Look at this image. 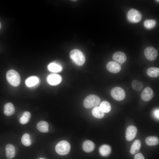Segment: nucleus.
Returning <instances> with one entry per match:
<instances>
[{
  "mask_svg": "<svg viewBox=\"0 0 159 159\" xmlns=\"http://www.w3.org/2000/svg\"><path fill=\"white\" fill-rule=\"evenodd\" d=\"M39 159H45L44 158H39Z\"/></svg>",
  "mask_w": 159,
  "mask_h": 159,
  "instance_id": "obj_31",
  "label": "nucleus"
},
{
  "mask_svg": "<svg viewBox=\"0 0 159 159\" xmlns=\"http://www.w3.org/2000/svg\"><path fill=\"white\" fill-rule=\"evenodd\" d=\"M111 149L110 147L107 145H103L101 146L99 149L100 154L103 156H107L111 153Z\"/></svg>",
  "mask_w": 159,
  "mask_h": 159,
  "instance_id": "obj_17",
  "label": "nucleus"
},
{
  "mask_svg": "<svg viewBox=\"0 0 159 159\" xmlns=\"http://www.w3.org/2000/svg\"><path fill=\"white\" fill-rule=\"evenodd\" d=\"M39 83V80L38 77L32 76L29 77L25 81V84L28 87L34 88L37 87Z\"/></svg>",
  "mask_w": 159,
  "mask_h": 159,
  "instance_id": "obj_12",
  "label": "nucleus"
},
{
  "mask_svg": "<svg viewBox=\"0 0 159 159\" xmlns=\"http://www.w3.org/2000/svg\"><path fill=\"white\" fill-rule=\"evenodd\" d=\"M112 59L118 63H123L126 61L127 57L124 53L121 51H118L113 54Z\"/></svg>",
  "mask_w": 159,
  "mask_h": 159,
  "instance_id": "obj_13",
  "label": "nucleus"
},
{
  "mask_svg": "<svg viewBox=\"0 0 159 159\" xmlns=\"http://www.w3.org/2000/svg\"><path fill=\"white\" fill-rule=\"evenodd\" d=\"M22 144L24 146H28L32 143V141L30 135L27 133L24 134L21 139Z\"/></svg>",
  "mask_w": 159,
  "mask_h": 159,
  "instance_id": "obj_26",
  "label": "nucleus"
},
{
  "mask_svg": "<svg viewBox=\"0 0 159 159\" xmlns=\"http://www.w3.org/2000/svg\"><path fill=\"white\" fill-rule=\"evenodd\" d=\"M6 78L8 82L14 87H17L20 82V77L19 74L15 70L11 69L6 73Z\"/></svg>",
  "mask_w": 159,
  "mask_h": 159,
  "instance_id": "obj_2",
  "label": "nucleus"
},
{
  "mask_svg": "<svg viewBox=\"0 0 159 159\" xmlns=\"http://www.w3.org/2000/svg\"><path fill=\"white\" fill-rule=\"evenodd\" d=\"M156 24V21L154 19H147L144 21V25L147 29H150L155 27Z\"/></svg>",
  "mask_w": 159,
  "mask_h": 159,
  "instance_id": "obj_28",
  "label": "nucleus"
},
{
  "mask_svg": "<svg viewBox=\"0 0 159 159\" xmlns=\"http://www.w3.org/2000/svg\"><path fill=\"white\" fill-rule=\"evenodd\" d=\"M92 114L94 117L98 119L102 118L105 115V113L101 110L99 107L94 108L92 110Z\"/></svg>",
  "mask_w": 159,
  "mask_h": 159,
  "instance_id": "obj_22",
  "label": "nucleus"
},
{
  "mask_svg": "<svg viewBox=\"0 0 159 159\" xmlns=\"http://www.w3.org/2000/svg\"><path fill=\"white\" fill-rule=\"evenodd\" d=\"M62 78L61 76L57 74H51L49 75L47 77V82L52 85H57L60 83Z\"/></svg>",
  "mask_w": 159,
  "mask_h": 159,
  "instance_id": "obj_8",
  "label": "nucleus"
},
{
  "mask_svg": "<svg viewBox=\"0 0 159 159\" xmlns=\"http://www.w3.org/2000/svg\"><path fill=\"white\" fill-rule=\"evenodd\" d=\"M146 73L150 77H157L159 75V69L155 67H150L147 69Z\"/></svg>",
  "mask_w": 159,
  "mask_h": 159,
  "instance_id": "obj_20",
  "label": "nucleus"
},
{
  "mask_svg": "<svg viewBox=\"0 0 159 159\" xmlns=\"http://www.w3.org/2000/svg\"><path fill=\"white\" fill-rule=\"evenodd\" d=\"M156 1H157L159 2V0H156Z\"/></svg>",
  "mask_w": 159,
  "mask_h": 159,
  "instance_id": "obj_33",
  "label": "nucleus"
},
{
  "mask_svg": "<svg viewBox=\"0 0 159 159\" xmlns=\"http://www.w3.org/2000/svg\"><path fill=\"white\" fill-rule=\"evenodd\" d=\"M1 24L0 22V29H1Z\"/></svg>",
  "mask_w": 159,
  "mask_h": 159,
  "instance_id": "obj_32",
  "label": "nucleus"
},
{
  "mask_svg": "<svg viewBox=\"0 0 159 159\" xmlns=\"http://www.w3.org/2000/svg\"><path fill=\"white\" fill-rule=\"evenodd\" d=\"M154 115L155 117L157 119L159 118V109H157L154 112Z\"/></svg>",
  "mask_w": 159,
  "mask_h": 159,
  "instance_id": "obj_30",
  "label": "nucleus"
},
{
  "mask_svg": "<svg viewBox=\"0 0 159 159\" xmlns=\"http://www.w3.org/2000/svg\"><path fill=\"white\" fill-rule=\"evenodd\" d=\"M111 95L115 100L120 101L124 99L125 97V93L123 89L120 87H116L111 90Z\"/></svg>",
  "mask_w": 159,
  "mask_h": 159,
  "instance_id": "obj_6",
  "label": "nucleus"
},
{
  "mask_svg": "<svg viewBox=\"0 0 159 159\" xmlns=\"http://www.w3.org/2000/svg\"><path fill=\"white\" fill-rule=\"evenodd\" d=\"M154 95L153 91L151 88L147 87L145 88L142 91L141 97L142 99L145 101H148L151 100Z\"/></svg>",
  "mask_w": 159,
  "mask_h": 159,
  "instance_id": "obj_10",
  "label": "nucleus"
},
{
  "mask_svg": "<svg viewBox=\"0 0 159 159\" xmlns=\"http://www.w3.org/2000/svg\"><path fill=\"white\" fill-rule=\"evenodd\" d=\"M37 127L41 132H47L49 131V124L44 121H41L38 122L37 124Z\"/></svg>",
  "mask_w": 159,
  "mask_h": 159,
  "instance_id": "obj_18",
  "label": "nucleus"
},
{
  "mask_svg": "<svg viewBox=\"0 0 159 159\" xmlns=\"http://www.w3.org/2000/svg\"><path fill=\"white\" fill-rule=\"evenodd\" d=\"M142 18L141 13L134 9H130L127 13V19L130 22L132 23H137L140 22Z\"/></svg>",
  "mask_w": 159,
  "mask_h": 159,
  "instance_id": "obj_5",
  "label": "nucleus"
},
{
  "mask_svg": "<svg viewBox=\"0 0 159 159\" xmlns=\"http://www.w3.org/2000/svg\"><path fill=\"white\" fill-rule=\"evenodd\" d=\"M144 54L146 58L149 61L155 60L158 55L157 49L152 46L146 47L144 51Z\"/></svg>",
  "mask_w": 159,
  "mask_h": 159,
  "instance_id": "obj_7",
  "label": "nucleus"
},
{
  "mask_svg": "<svg viewBox=\"0 0 159 159\" xmlns=\"http://www.w3.org/2000/svg\"><path fill=\"white\" fill-rule=\"evenodd\" d=\"M6 156L8 159L13 158L15 154V149L13 145L8 144L6 146Z\"/></svg>",
  "mask_w": 159,
  "mask_h": 159,
  "instance_id": "obj_14",
  "label": "nucleus"
},
{
  "mask_svg": "<svg viewBox=\"0 0 159 159\" xmlns=\"http://www.w3.org/2000/svg\"><path fill=\"white\" fill-rule=\"evenodd\" d=\"M137 132V128L134 125L129 126L127 128L125 132L126 140L130 141L135 137Z\"/></svg>",
  "mask_w": 159,
  "mask_h": 159,
  "instance_id": "obj_9",
  "label": "nucleus"
},
{
  "mask_svg": "<svg viewBox=\"0 0 159 159\" xmlns=\"http://www.w3.org/2000/svg\"><path fill=\"white\" fill-rule=\"evenodd\" d=\"M48 70L53 72H58L62 70V67L60 65L55 62L50 63L47 67Z\"/></svg>",
  "mask_w": 159,
  "mask_h": 159,
  "instance_id": "obj_19",
  "label": "nucleus"
},
{
  "mask_svg": "<svg viewBox=\"0 0 159 159\" xmlns=\"http://www.w3.org/2000/svg\"><path fill=\"white\" fill-rule=\"evenodd\" d=\"M100 107L104 113L109 112L111 109V106L110 103L107 101H103L101 103Z\"/></svg>",
  "mask_w": 159,
  "mask_h": 159,
  "instance_id": "obj_25",
  "label": "nucleus"
},
{
  "mask_svg": "<svg viewBox=\"0 0 159 159\" xmlns=\"http://www.w3.org/2000/svg\"><path fill=\"white\" fill-rule=\"evenodd\" d=\"M132 87L133 90L139 91L142 90L143 87V84L141 81L135 80L132 82Z\"/></svg>",
  "mask_w": 159,
  "mask_h": 159,
  "instance_id": "obj_27",
  "label": "nucleus"
},
{
  "mask_svg": "<svg viewBox=\"0 0 159 159\" xmlns=\"http://www.w3.org/2000/svg\"><path fill=\"white\" fill-rule=\"evenodd\" d=\"M141 146L140 141L138 140H136L134 141L132 144L130 152L132 154H134L138 152L140 150Z\"/></svg>",
  "mask_w": 159,
  "mask_h": 159,
  "instance_id": "obj_21",
  "label": "nucleus"
},
{
  "mask_svg": "<svg viewBox=\"0 0 159 159\" xmlns=\"http://www.w3.org/2000/svg\"><path fill=\"white\" fill-rule=\"evenodd\" d=\"M106 67L109 72L114 73L118 72L121 69L120 65L117 63L113 61L108 62L106 65Z\"/></svg>",
  "mask_w": 159,
  "mask_h": 159,
  "instance_id": "obj_11",
  "label": "nucleus"
},
{
  "mask_svg": "<svg viewBox=\"0 0 159 159\" xmlns=\"http://www.w3.org/2000/svg\"><path fill=\"white\" fill-rule=\"evenodd\" d=\"M71 146L69 143L66 140H62L59 142L55 146L56 152L60 155H65L70 151Z\"/></svg>",
  "mask_w": 159,
  "mask_h": 159,
  "instance_id": "obj_3",
  "label": "nucleus"
},
{
  "mask_svg": "<svg viewBox=\"0 0 159 159\" xmlns=\"http://www.w3.org/2000/svg\"><path fill=\"white\" fill-rule=\"evenodd\" d=\"M100 99L99 97L94 95H90L87 96L83 102L84 107L87 108L95 107L99 104Z\"/></svg>",
  "mask_w": 159,
  "mask_h": 159,
  "instance_id": "obj_4",
  "label": "nucleus"
},
{
  "mask_svg": "<svg viewBox=\"0 0 159 159\" xmlns=\"http://www.w3.org/2000/svg\"><path fill=\"white\" fill-rule=\"evenodd\" d=\"M145 141L146 143L148 145L154 146L159 143V140L156 136H149L146 138Z\"/></svg>",
  "mask_w": 159,
  "mask_h": 159,
  "instance_id": "obj_23",
  "label": "nucleus"
},
{
  "mask_svg": "<svg viewBox=\"0 0 159 159\" xmlns=\"http://www.w3.org/2000/svg\"><path fill=\"white\" fill-rule=\"evenodd\" d=\"M134 159H145L143 155L140 153L136 154L134 156Z\"/></svg>",
  "mask_w": 159,
  "mask_h": 159,
  "instance_id": "obj_29",
  "label": "nucleus"
},
{
  "mask_svg": "<svg viewBox=\"0 0 159 159\" xmlns=\"http://www.w3.org/2000/svg\"><path fill=\"white\" fill-rule=\"evenodd\" d=\"M31 117V114L28 111L24 112L19 119L20 123L22 124H25L29 121Z\"/></svg>",
  "mask_w": 159,
  "mask_h": 159,
  "instance_id": "obj_24",
  "label": "nucleus"
},
{
  "mask_svg": "<svg viewBox=\"0 0 159 159\" xmlns=\"http://www.w3.org/2000/svg\"><path fill=\"white\" fill-rule=\"evenodd\" d=\"M15 112V108L12 103L10 102L6 104L4 107V113L6 116H10Z\"/></svg>",
  "mask_w": 159,
  "mask_h": 159,
  "instance_id": "obj_16",
  "label": "nucleus"
},
{
  "mask_svg": "<svg viewBox=\"0 0 159 159\" xmlns=\"http://www.w3.org/2000/svg\"><path fill=\"white\" fill-rule=\"evenodd\" d=\"M70 58L77 65H82L85 63V58L83 54L78 49H74L70 52Z\"/></svg>",
  "mask_w": 159,
  "mask_h": 159,
  "instance_id": "obj_1",
  "label": "nucleus"
},
{
  "mask_svg": "<svg viewBox=\"0 0 159 159\" xmlns=\"http://www.w3.org/2000/svg\"><path fill=\"white\" fill-rule=\"evenodd\" d=\"M95 145L94 143L90 140L85 141L82 144V148L84 151L87 152H90L94 149Z\"/></svg>",
  "mask_w": 159,
  "mask_h": 159,
  "instance_id": "obj_15",
  "label": "nucleus"
}]
</instances>
